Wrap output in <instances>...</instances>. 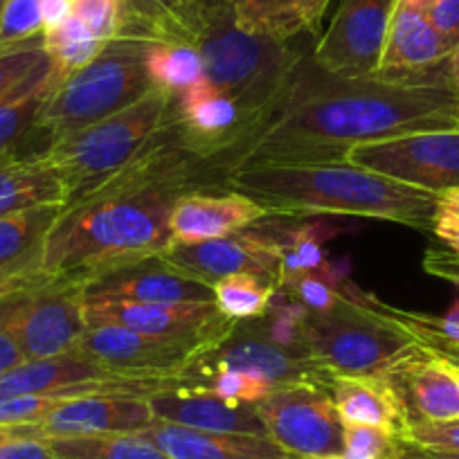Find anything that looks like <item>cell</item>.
Instances as JSON below:
<instances>
[{"label": "cell", "instance_id": "55", "mask_svg": "<svg viewBox=\"0 0 459 459\" xmlns=\"http://www.w3.org/2000/svg\"><path fill=\"white\" fill-rule=\"evenodd\" d=\"M317 459H342V457H317Z\"/></svg>", "mask_w": 459, "mask_h": 459}, {"label": "cell", "instance_id": "44", "mask_svg": "<svg viewBox=\"0 0 459 459\" xmlns=\"http://www.w3.org/2000/svg\"><path fill=\"white\" fill-rule=\"evenodd\" d=\"M25 354L21 350L19 340H16L14 331H12L10 322H7V308L5 302L0 299V374L10 372V369L19 368L25 363Z\"/></svg>", "mask_w": 459, "mask_h": 459}, {"label": "cell", "instance_id": "37", "mask_svg": "<svg viewBox=\"0 0 459 459\" xmlns=\"http://www.w3.org/2000/svg\"><path fill=\"white\" fill-rule=\"evenodd\" d=\"M70 396L61 394H14L0 396V428L37 426Z\"/></svg>", "mask_w": 459, "mask_h": 459}, {"label": "cell", "instance_id": "51", "mask_svg": "<svg viewBox=\"0 0 459 459\" xmlns=\"http://www.w3.org/2000/svg\"><path fill=\"white\" fill-rule=\"evenodd\" d=\"M428 459H459V450H430L423 448Z\"/></svg>", "mask_w": 459, "mask_h": 459}, {"label": "cell", "instance_id": "19", "mask_svg": "<svg viewBox=\"0 0 459 459\" xmlns=\"http://www.w3.org/2000/svg\"><path fill=\"white\" fill-rule=\"evenodd\" d=\"M153 419L207 432L268 437L255 405H235L210 394L203 385L171 387L149 396Z\"/></svg>", "mask_w": 459, "mask_h": 459}, {"label": "cell", "instance_id": "16", "mask_svg": "<svg viewBox=\"0 0 459 459\" xmlns=\"http://www.w3.org/2000/svg\"><path fill=\"white\" fill-rule=\"evenodd\" d=\"M432 7L435 0H396L378 77L428 73L450 59L453 52L432 25Z\"/></svg>", "mask_w": 459, "mask_h": 459}, {"label": "cell", "instance_id": "13", "mask_svg": "<svg viewBox=\"0 0 459 459\" xmlns=\"http://www.w3.org/2000/svg\"><path fill=\"white\" fill-rule=\"evenodd\" d=\"M198 351L201 347L194 342L156 338L117 325H91L73 354L126 377L192 378L187 369Z\"/></svg>", "mask_w": 459, "mask_h": 459}, {"label": "cell", "instance_id": "20", "mask_svg": "<svg viewBox=\"0 0 459 459\" xmlns=\"http://www.w3.org/2000/svg\"><path fill=\"white\" fill-rule=\"evenodd\" d=\"M65 203L0 216V298L39 281L43 244Z\"/></svg>", "mask_w": 459, "mask_h": 459}, {"label": "cell", "instance_id": "32", "mask_svg": "<svg viewBox=\"0 0 459 459\" xmlns=\"http://www.w3.org/2000/svg\"><path fill=\"white\" fill-rule=\"evenodd\" d=\"M43 41H46V52L55 68L56 82H64L65 77L91 64L106 46L74 14L52 32H43Z\"/></svg>", "mask_w": 459, "mask_h": 459}, {"label": "cell", "instance_id": "5", "mask_svg": "<svg viewBox=\"0 0 459 459\" xmlns=\"http://www.w3.org/2000/svg\"><path fill=\"white\" fill-rule=\"evenodd\" d=\"M302 342L326 377H392L428 347L401 311L356 298L326 313L307 311Z\"/></svg>", "mask_w": 459, "mask_h": 459}, {"label": "cell", "instance_id": "9", "mask_svg": "<svg viewBox=\"0 0 459 459\" xmlns=\"http://www.w3.org/2000/svg\"><path fill=\"white\" fill-rule=\"evenodd\" d=\"M7 322L25 359H56L73 354L86 331L83 289L39 281L30 289L0 298Z\"/></svg>", "mask_w": 459, "mask_h": 459}, {"label": "cell", "instance_id": "50", "mask_svg": "<svg viewBox=\"0 0 459 459\" xmlns=\"http://www.w3.org/2000/svg\"><path fill=\"white\" fill-rule=\"evenodd\" d=\"M399 459H428V455L423 453V448H419V446L410 444V441H408Z\"/></svg>", "mask_w": 459, "mask_h": 459}, {"label": "cell", "instance_id": "38", "mask_svg": "<svg viewBox=\"0 0 459 459\" xmlns=\"http://www.w3.org/2000/svg\"><path fill=\"white\" fill-rule=\"evenodd\" d=\"M43 34L39 0H10L0 16V48L19 46Z\"/></svg>", "mask_w": 459, "mask_h": 459}, {"label": "cell", "instance_id": "18", "mask_svg": "<svg viewBox=\"0 0 459 459\" xmlns=\"http://www.w3.org/2000/svg\"><path fill=\"white\" fill-rule=\"evenodd\" d=\"M152 423L149 396L91 394L64 401L41 423L32 426V430L43 437L108 435L140 432Z\"/></svg>", "mask_w": 459, "mask_h": 459}, {"label": "cell", "instance_id": "21", "mask_svg": "<svg viewBox=\"0 0 459 459\" xmlns=\"http://www.w3.org/2000/svg\"><path fill=\"white\" fill-rule=\"evenodd\" d=\"M326 390L344 426H374L408 437L412 417L392 377H329Z\"/></svg>", "mask_w": 459, "mask_h": 459}, {"label": "cell", "instance_id": "34", "mask_svg": "<svg viewBox=\"0 0 459 459\" xmlns=\"http://www.w3.org/2000/svg\"><path fill=\"white\" fill-rule=\"evenodd\" d=\"M205 378L207 385L203 387L210 394L235 405H257L259 401L266 399L277 387L268 378L257 377V374L239 372V369H216V372L207 374Z\"/></svg>", "mask_w": 459, "mask_h": 459}, {"label": "cell", "instance_id": "7", "mask_svg": "<svg viewBox=\"0 0 459 459\" xmlns=\"http://www.w3.org/2000/svg\"><path fill=\"white\" fill-rule=\"evenodd\" d=\"M174 117L176 95L153 86L129 108L55 140L39 156L59 171L74 201L134 162Z\"/></svg>", "mask_w": 459, "mask_h": 459}, {"label": "cell", "instance_id": "45", "mask_svg": "<svg viewBox=\"0 0 459 459\" xmlns=\"http://www.w3.org/2000/svg\"><path fill=\"white\" fill-rule=\"evenodd\" d=\"M423 271L448 284L459 286V255L448 248H430L423 255Z\"/></svg>", "mask_w": 459, "mask_h": 459}, {"label": "cell", "instance_id": "11", "mask_svg": "<svg viewBox=\"0 0 459 459\" xmlns=\"http://www.w3.org/2000/svg\"><path fill=\"white\" fill-rule=\"evenodd\" d=\"M216 369H239L257 374L280 385L293 383H313L326 387L329 377L302 351H295L275 342L264 333L257 317L255 320L232 322L228 331L216 342L198 351L187 374L194 381H203Z\"/></svg>", "mask_w": 459, "mask_h": 459}, {"label": "cell", "instance_id": "39", "mask_svg": "<svg viewBox=\"0 0 459 459\" xmlns=\"http://www.w3.org/2000/svg\"><path fill=\"white\" fill-rule=\"evenodd\" d=\"M405 325L432 347H459V299L439 317L401 313Z\"/></svg>", "mask_w": 459, "mask_h": 459}, {"label": "cell", "instance_id": "48", "mask_svg": "<svg viewBox=\"0 0 459 459\" xmlns=\"http://www.w3.org/2000/svg\"><path fill=\"white\" fill-rule=\"evenodd\" d=\"M439 207L450 212H457L459 214V187L457 189H450V192L439 194Z\"/></svg>", "mask_w": 459, "mask_h": 459}, {"label": "cell", "instance_id": "40", "mask_svg": "<svg viewBox=\"0 0 459 459\" xmlns=\"http://www.w3.org/2000/svg\"><path fill=\"white\" fill-rule=\"evenodd\" d=\"M120 3L122 0H74V16L86 23L101 43H108L120 30Z\"/></svg>", "mask_w": 459, "mask_h": 459}, {"label": "cell", "instance_id": "36", "mask_svg": "<svg viewBox=\"0 0 459 459\" xmlns=\"http://www.w3.org/2000/svg\"><path fill=\"white\" fill-rule=\"evenodd\" d=\"M408 441L383 428L344 426L342 459H399Z\"/></svg>", "mask_w": 459, "mask_h": 459}, {"label": "cell", "instance_id": "53", "mask_svg": "<svg viewBox=\"0 0 459 459\" xmlns=\"http://www.w3.org/2000/svg\"><path fill=\"white\" fill-rule=\"evenodd\" d=\"M7 435H10V428H0V444L5 441Z\"/></svg>", "mask_w": 459, "mask_h": 459}, {"label": "cell", "instance_id": "6", "mask_svg": "<svg viewBox=\"0 0 459 459\" xmlns=\"http://www.w3.org/2000/svg\"><path fill=\"white\" fill-rule=\"evenodd\" d=\"M152 43L134 37L110 39L91 64L52 88L39 110L34 131L46 135L48 144H52L143 100L153 91L147 68Z\"/></svg>", "mask_w": 459, "mask_h": 459}, {"label": "cell", "instance_id": "25", "mask_svg": "<svg viewBox=\"0 0 459 459\" xmlns=\"http://www.w3.org/2000/svg\"><path fill=\"white\" fill-rule=\"evenodd\" d=\"M241 30L289 43L320 28L331 0H223Z\"/></svg>", "mask_w": 459, "mask_h": 459}, {"label": "cell", "instance_id": "2", "mask_svg": "<svg viewBox=\"0 0 459 459\" xmlns=\"http://www.w3.org/2000/svg\"><path fill=\"white\" fill-rule=\"evenodd\" d=\"M216 169L185 147L178 117L113 178L68 201L43 244L39 281L79 286L171 248L174 203ZM37 281V284H39Z\"/></svg>", "mask_w": 459, "mask_h": 459}, {"label": "cell", "instance_id": "49", "mask_svg": "<svg viewBox=\"0 0 459 459\" xmlns=\"http://www.w3.org/2000/svg\"><path fill=\"white\" fill-rule=\"evenodd\" d=\"M448 73H450V82H453L455 91H457V95H459V48L453 52V55H450Z\"/></svg>", "mask_w": 459, "mask_h": 459}, {"label": "cell", "instance_id": "28", "mask_svg": "<svg viewBox=\"0 0 459 459\" xmlns=\"http://www.w3.org/2000/svg\"><path fill=\"white\" fill-rule=\"evenodd\" d=\"M50 82H56V74L43 34L19 46L0 48V106L30 95Z\"/></svg>", "mask_w": 459, "mask_h": 459}, {"label": "cell", "instance_id": "43", "mask_svg": "<svg viewBox=\"0 0 459 459\" xmlns=\"http://www.w3.org/2000/svg\"><path fill=\"white\" fill-rule=\"evenodd\" d=\"M432 25L450 52L459 48V0H435Z\"/></svg>", "mask_w": 459, "mask_h": 459}, {"label": "cell", "instance_id": "4", "mask_svg": "<svg viewBox=\"0 0 459 459\" xmlns=\"http://www.w3.org/2000/svg\"><path fill=\"white\" fill-rule=\"evenodd\" d=\"M189 46L201 55L207 83L241 110L250 134L275 113L302 64L289 43L241 30L223 0H201Z\"/></svg>", "mask_w": 459, "mask_h": 459}, {"label": "cell", "instance_id": "24", "mask_svg": "<svg viewBox=\"0 0 459 459\" xmlns=\"http://www.w3.org/2000/svg\"><path fill=\"white\" fill-rule=\"evenodd\" d=\"M156 444L167 459H286L289 455L268 437L235 435V432H207L176 426L153 419L152 426L140 430Z\"/></svg>", "mask_w": 459, "mask_h": 459}, {"label": "cell", "instance_id": "12", "mask_svg": "<svg viewBox=\"0 0 459 459\" xmlns=\"http://www.w3.org/2000/svg\"><path fill=\"white\" fill-rule=\"evenodd\" d=\"M396 0H340L333 21L317 41L313 64L340 79L377 74Z\"/></svg>", "mask_w": 459, "mask_h": 459}, {"label": "cell", "instance_id": "17", "mask_svg": "<svg viewBox=\"0 0 459 459\" xmlns=\"http://www.w3.org/2000/svg\"><path fill=\"white\" fill-rule=\"evenodd\" d=\"M268 216V212L253 198L228 189L225 194H207L189 189L171 207V244L192 246L203 241L235 235L239 230ZM171 246V248H174Z\"/></svg>", "mask_w": 459, "mask_h": 459}, {"label": "cell", "instance_id": "33", "mask_svg": "<svg viewBox=\"0 0 459 459\" xmlns=\"http://www.w3.org/2000/svg\"><path fill=\"white\" fill-rule=\"evenodd\" d=\"M55 86L56 82H50L30 95L0 106V158L14 156L19 144H23L25 138L32 134L39 110L46 104L48 95Z\"/></svg>", "mask_w": 459, "mask_h": 459}, {"label": "cell", "instance_id": "56", "mask_svg": "<svg viewBox=\"0 0 459 459\" xmlns=\"http://www.w3.org/2000/svg\"><path fill=\"white\" fill-rule=\"evenodd\" d=\"M286 459H293V457H286Z\"/></svg>", "mask_w": 459, "mask_h": 459}, {"label": "cell", "instance_id": "42", "mask_svg": "<svg viewBox=\"0 0 459 459\" xmlns=\"http://www.w3.org/2000/svg\"><path fill=\"white\" fill-rule=\"evenodd\" d=\"M0 459H55L48 437L39 435L32 426L10 428V435L0 444Z\"/></svg>", "mask_w": 459, "mask_h": 459}, {"label": "cell", "instance_id": "8", "mask_svg": "<svg viewBox=\"0 0 459 459\" xmlns=\"http://www.w3.org/2000/svg\"><path fill=\"white\" fill-rule=\"evenodd\" d=\"M255 408L268 439L289 457L317 459L342 455L344 423L326 387L313 383L280 385Z\"/></svg>", "mask_w": 459, "mask_h": 459}, {"label": "cell", "instance_id": "31", "mask_svg": "<svg viewBox=\"0 0 459 459\" xmlns=\"http://www.w3.org/2000/svg\"><path fill=\"white\" fill-rule=\"evenodd\" d=\"M147 68L153 86L176 97L205 79L201 55L189 43H152L147 52Z\"/></svg>", "mask_w": 459, "mask_h": 459}, {"label": "cell", "instance_id": "27", "mask_svg": "<svg viewBox=\"0 0 459 459\" xmlns=\"http://www.w3.org/2000/svg\"><path fill=\"white\" fill-rule=\"evenodd\" d=\"M201 0H122L117 37L192 43Z\"/></svg>", "mask_w": 459, "mask_h": 459}, {"label": "cell", "instance_id": "22", "mask_svg": "<svg viewBox=\"0 0 459 459\" xmlns=\"http://www.w3.org/2000/svg\"><path fill=\"white\" fill-rule=\"evenodd\" d=\"M126 266L91 281L83 289V299H129V302H214L212 286L174 271L167 264L156 266Z\"/></svg>", "mask_w": 459, "mask_h": 459}, {"label": "cell", "instance_id": "15", "mask_svg": "<svg viewBox=\"0 0 459 459\" xmlns=\"http://www.w3.org/2000/svg\"><path fill=\"white\" fill-rule=\"evenodd\" d=\"M158 262L207 286L241 273L268 275L280 281L281 244L266 232L239 230L235 235L203 241V244L174 246L160 255Z\"/></svg>", "mask_w": 459, "mask_h": 459}, {"label": "cell", "instance_id": "47", "mask_svg": "<svg viewBox=\"0 0 459 459\" xmlns=\"http://www.w3.org/2000/svg\"><path fill=\"white\" fill-rule=\"evenodd\" d=\"M43 32H52L74 14V0H39Z\"/></svg>", "mask_w": 459, "mask_h": 459}, {"label": "cell", "instance_id": "23", "mask_svg": "<svg viewBox=\"0 0 459 459\" xmlns=\"http://www.w3.org/2000/svg\"><path fill=\"white\" fill-rule=\"evenodd\" d=\"M392 378L408 403L412 421L459 419V365L430 344Z\"/></svg>", "mask_w": 459, "mask_h": 459}, {"label": "cell", "instance_id": "30", "mask_svg": "<svg viewBox=\"0 0 459 459\" xmlns=\"http://www.w3.org/2000/svg\"><path fill=\"white\" fill-rule=\"evenodd\" d=\"M277 289H280V281L275 277L253 275V273L230 275L212 284L216 308L235 322L266 316Z\"/></svg>", "mask_w": 459, "mask_h": 459}, {"label": "cell", "instance_id": "41", "mask_svg": "<svg viewBox=\"0 0 459 459\" xmlns=\"http://www.w3.org/2000/svg\"><path fill=\"white\" fill-rule=\"evenodd\" d=\"M405 441L430 450H459V419L453 421H412Z\"/></svg>", "mask_w": 459, "mask_h": 459}, {"label": "cell", "instance_id": "1", "mask_svg": "<svg viewBox=\"0 0 459 459\" xmlns=\"http://www.w3.org/2000/svg\"><path fill=\"white\" fill-rule=\"evenodd\" d=\"M444 129H459L448 61L419 74L340 79L302 59L275 113L216 169L228 176L255 162L347 160L354 144Z\"/></svg>", "mask_w": 459, "mask_h": 459}, {"label": "cell", "instance_id": "35", "mask_svg": "<svg viewBox=\"0 0 459 459\" xmlns=\"http://www.w3.org/2000/svg\"><path fill=\"white\" fill-rule=\"evenodd\" d=\"M280 289H284L295 302L311 313L331 311L347 298L329 277L320 275V271H302L281 277Z\"/></svg>", "mask_w": 459, "mask_h": 459}, {"label": "cell", "instance_id": "29", "mask_svg": "<svg viewBox=\"0 0 459 459\" xmlns=\"http://www.w3.org/2000/svg\"><path fill=\"white\" fill-rule=\"evenodd\" d=\"M55 459H167L156 444L140 432L48 437Z\"/></svg>", "mask_w": 459, "mask_h": 459}, {"label": "cell", "instance_id": "14", "mask_svg": "<svg viewBox=\"0 0 459 459\" xmlns=\"http://www.w3.org/2000/svg\"><path fill=\"white\" fill-rule=\"evenodd\" d=\"M86 325H117L156 338L183 340L210 347L232 326L214 302H129V299H83Z\"/></svg>", "mask_w": 459, "mask_h": 459}, {"label": "cell", "instance_id": "54", "mask_svg": "<svg viewBox=\"0 0 459 459\" xmlns=\"http://www.w3.org/2000/svg\"><path fill=\"white\" fill-rule=\"evenodd\" d=\"M7 3H10V0H0V16H3V12H5Z\"/></svg>", "mask_w": 459, "mask_h": 459}, {"label": "cell", "instance_id": "26", "mask_svg": "<svg viewBox=\"0 0 459 459\" xmlns=\"http://www.w3.org/2000/svg\"><path fill=\"white\" fill-rule=\"evenodd\" d=\"M68 187L43 156L0 158V216L68 203Z\"/></svg>", "mask_w": 459, "mask_h": 459}, {"label": "cell", "instance_id": "3", "mask_svg": "<svg viewBox=\"0 0 459 459\" xmlns=\"http://www.w3.org/2000/svg\"><path fill=\"white\" fill-rule=\"evenodd\" d=\"M228 189L257 201L268 214H340L392 221L432 232L439 196L385 178L350 160L255 162L225 176Z\"/></svg>", "mask_w": 459, "mask_h": 459}, {"label": "cell", "instance_id": "52", "mask_svg": "<svg viewBox=\"0 0 459 459\" xmlns=\"http://www.w3.org/2000/svg\"><path fill=\"white\" fill-rule=\"evenodd\" d=\"M430 347H432V344H430ZM432 350H437V351H439V354L448 356V359L453 360V363L459 365V347H432Z\"/></svg>", "mask_w": 459, "mask_h": 459}, {"label": "cell", "instance_id": "10", "mask_svg": "<svg viewBox=\"0 0 459 459\" xmlns=\"http://www.w3.org/2000/svg\"><path fill=\"white\" fill-rule=\"evenodd\" d=\"M347 160L439 196L459 187V129L360 143L350 147Z\"/></svg>", "mask_w": 459, "mask_h": 459}, {"label": "cell", "instance_id": "46", "mask_svg": "<svg viewBox=\"0 0 459 459\" xmlns=\"http://www.w3.org/2000/svg\"><path fill=\"white\" fill-rule=\"evenodd\" d=\"M432 235H435L441 244L448 246V250H453L455 255H459V214L457 212L437 207L435 221H432Z\"/></svg>", "mask_w": 459, "mask_h": 459}]
</instances>
